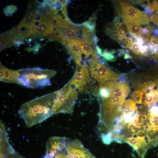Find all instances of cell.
Returning a JSON list of instances; mask_svg holds the SVG:
<instances>
[{"mask_svg":"<svg viewBox=\"0 0 158 158\" xmlns=\"http://www.w3.org/2000/svg\"><path fill=\"white\" fill-rule=\"evenodd\" d=\"M36 21L35 18L25 15L22 21L16 27L20 28L21 27L24 26L28 29H31L35 26V23Z\"/></svg>","mask_w":158,"mask_h":158,"instance_id":"obj_19","label":"cell"},{"mask_svg":"<svg viewBox=\"0 0 158 158\" xmlns=\"http://www.w3.org/2000/svg\"><path fill=\"white\" fill-rule=\"evenodd\" d=\"M143 95V91L141 90H138L132 93V96L135 103L141 104L142 103Z\"/></svg>","mask_w":158,"mask_h":158,"instance_id":"obj_23","label":"cell"},{"mask_svg":"<svg viewBox=\"0 0 158 158\" xmlns=\"http://www.w3.org/2000/svg\"><path fill=\"white\" fill-rule=\"evenodd\" d=\"M52 24L47 21L42 22L38 26H35L32 28L30 37L38 38L48 37L52 32Z\"/></svg>","mask_w":158,"mask_h":158,"instance_id":"obj_14","label":"cell"},{"mask_svg":"<svg viewBox=\"0 0 158 158\" xmlns=\"http://www.w3.org/2000/svg\"><path fill=\"white\" fill-rule=\"evenodd\" d=\"M138 35L144 41L149 43L152 35L151 33L143 34L140 33Z\"/></svg>","mask_w":158,"mask_h":158,"instance_id":"obj_28","label":"cell"},{"mask_svg":"<svg viewBox=\"0 0 158 158\" xmlns=\"http://www.w3.org/2000/svg\"><path fill=\"white\" fill-rule=\"evenodd\" d=\"M90 73L100 86L106 83L117 80L121 75L110 68L100 64L92 58L89 61Z\"/></svg>","mask_w":158,"mask_h":158,"instance_id":"obj_5","label":"cell"},{"mask_svg":"<svg viewBox=\"0 0 158 158\" xmlns=\"http://www.w3.org/2000/svg\"><path fill=\"white\" fill-rule=\"evenodd\" d=\"M94 32L90 33L83 37V53L87 58L90 55L93 54L95 49H93L92 46L95 48L94 42L95 38L93 35Z\"/></svg>","mask_w":158,"mask_h":158,"instance_id":"obj_16","label":"cell"},{"mask_svg":"<svg viewBox=\"0 0 158 158\" xmlns=\"http://www.w3.org/2000/svg\"><path fill=\"white\" fill-rule=\"evenodd\" d=\"M53 32L48 37L60 43L63 40H72L80 39L75 31L67 26L52 24Z\"/></svg>","mask_w":158,"mask_h":158,"instance_id":"obj_9","label":"cell"},{"mask_svg":"<svg viewBox=\"0 0 158 158\" xmlns=\"http://www.w3.org/2000/svg\"><path fill=\"white\" fill-rule=\"evenodd\" d=\"M0 138L1 158H4L15 153V150L9 143L5 127L2 123H1Z\"/></svg>","mask_w":158,"mask_h":158,"instance_id":"obj_13","label":"cell"},{"mask_svg":"<svg viewBox=\"0 0 158 158\" xmlns=\"http://www.w3.org/2000/svg\"><path fill=\"white\" fill-rule=\"evenodd\" d=\"M95 17L92 16L87 21L84 22L82 25H84L89 30L94 32L95 27Z\"/></svg>","mask_w":158,"mask_h":158,"instance_id":"obj_20","label":"cell"},{"mask_svg":"<svg viewBox=\"0 0 158 158\" xmlns=\"http://www.w3.org/2000/svg\"><path fill=\"white\" fill-rule=\"evenodd\" d=\"M138 111L135 102L133 100L129 99L124 102L116 118L124 116L133 115Z\"/></svg>","mask_w":158,"mask_h":158,"instance_id":"obj_15","label":"cell"},{"mask_svg":"<svg viewBox=\"0 0 158 158\" xmlns=\"http://www.w3.org/2000/svg\"><path fill=\"white\" fill-rule=\"evenodd\" d=\"M19 70H13L7 68L0 63V81L5 83L20 85Z\"/></svg>","mask_w":158,"mask_h":158,"instance_id":"obj_12","label":"cell"},{"mask_svg":"<svg viewBox=\"0 0 158 158\" xmlns=\"http://www.w3.org/2000/svg\"><path fill=\"white\" fill-rule=\"evenodd\" d=\"M76 68L74 75L70 80L80 92L82 91L86 85L89 82L90 78V70L87 64H76Z\"/></svg>","mask_w":158,"mask_h":158,"instance_id":"obj_10","label":"cell"},{"mask_svg":"<svg viewBox=\"0 0 158 158\" xmlns=\"http://www.w3.org/2000/svg\"><path fill=\"white\" fill-rule=\"evenodd\" d=\"M126 26L128 32L133 35H139L141 33L142 28L140 25L134 24H129Z\"/></svg>","mask_w":158,"mask_h":158,"instance_id":"obj_21","label":"cell"},{"mask_svg":"<svg viewBox=\"0 0 158 158\" xmlns=\"http://www.w3.org/2000/svg\"><path fill=\"white\" fill-rule=\"evenodd\" d=\"M152 77L145 74L140 75L137 77L135 82L136 89L142 90L147 86L152 79Z\"/></svg>","mask_w":158,"mask_h":158,"instance_id":"obj_18","label":"cell"},{"mask_svg":"<svg viewBox=\"0 0 158 158\" xmlns=\"http://www.w3.org/2000/svg\"><path fill=\"white\" fill-rule=\"evenodd\" d=\"M64 158H95L78 139L71 140L67 147Z\"/></svg>","mask_w":158,"mask_h":158,"instance_id":"obj_8","label":"cell"},{"mask_svg":"<svg viewBox=\"0 0 158 158\" xmlns=\"http://www.w3.org/2000/svg\"><path fill=\"white\" fill-rule=\"evenodd\" d=\"M147 149L145 147H141L136 150L138 154L141 158H144Z\"/></svg>","mask_w":158,"mask_h":158,"instance_id":"obj_29","label":"cell"},{"mask_svg":"<svg viewBox=\"0 0 158 158\" xmlns=\"http://www.w3.org/2000/svg\"><path fill=\"white\" fill-rule=\"evenodd\" d=\"M37 8L35 3H29L28 4L25 15L35 18L36 15V10Z\"/></svg>","mask_w":158,"mask_h":158,"instance_id":"obj_22","label":"cell"},{"mask_svg":"<svg viewBox=\"0 0 158 158\" xmlns=\"http://www.w3.org/2000/svg\"><path fill=\"white\" fill-rule=\"evenodd\" d=\"M126 36L128 40H130L133 37V35L129 32L126 33Z\"/></svg>","mask_w":158,"mask_h":158,"instance_id":"obj_36","label":"cell"},{"mask_svg":"<svg viewBox=\"0 0 158 158\" xmlns=\"http://www.w3.org/2000/svg\"><path fill=\"white\" fill-rule=\"evenodd\" d=\"M116 52L114 50L111 51L105 50L103 52L102 56L106 60L111 61H114L115 60V58L113 54Z\"/></svg>","mask_w":158,"mask_h":158,"instance_id":"obj_26","label":"cell"},{"mask_svg":"<svg viewBox=\"0 0 158 158\" xmlns=\"http://www.w3.org/2000/svg\"><path fill=\"white\" fill-rule=\"evenodd\" d=\"M132 57L129 54H126L124 55V58L125 59H132Z\"/></svg>","mask_w":158,"mask_h":158,"instance_id":"obj_38","label":"cell"},{"mask_svg":"<svg viewBox=\"0 0 158 158\" xmlns=\"http://www.w3.org/2000/svg\"><path fill=\"white\" fill-rule=\"evenodd\" d=\"M130 50L135 54L141 55V50L139 44L137 42L133 43Z\"/></svg>","mask_w":158,"mask_h":158,"instance_id":"obj_27","label":"cell"},{"mask_svg":"<svg viewBox=\"0 0 158 158\" xmlns=\"http://www.w3.org/2000/svg\"><path fill=\"white\" fill-rule=\"evenodd\" d=\"M70 138L65 137L52 136L46 143L47 158H54L56 155L65 150L71 141Z\"/></svg>","mask_w":158,"mask_h":158,"instance_id":"obj_6","label":"cell"},{"mask_svg":"<svg viewBox=\"0 0 158 158\" xmlns=\"http://www.w3.org/2000/svg\"><path fill=\"white\" fill-rule=\"evenodd\" d=\"M105 87L100 96L101 98L99 120L108 125L112 124L130 90L124 81H112L104 84Z\"/></svg>","mask_w":158,"mask_h":158,"instance_id":"obj_1","label":"cell"},{"mask_svg":"<svg viewBox=\"0 0 158 158\" xmlns=\"http://www.w3.org/2000/svg\"><path fill=\"white\" fill-rule=\"evenodd\" d=\"M55 92L30 100L22 104L18 111L26 126L30 127L52 115Z\"/></svg>","mask_w":158,"mask_h":158,"instance_id":"obj_2","label":"cell"},{"mask_svg":"<svg viewBox=\"0 0 158 158\" xmlns=\"http://www.w3.org/2000/svg\"><path fill=\"white\" fill-rule=\"evenodd\" d=\"M150 6L152 9H155L158 12V1L153 0L151 1H150Z\"/></svg>","mask_w":158,"mask_h":158,"instance_id":"obj_30","label":"cell"},{"mask_svg":"<svg viewBox=\"0 0 158 158\" xmlns=\"http://www.w3.org/2000/svg\"><path fill=\"white\" fill-rule=\"evenodd\" d=\"M154 33L155 35L158 36V30L155 29L154 31Z\"/></svg>","mask_w":158,"mask_h":158,"instance_id":"obj_39","label":"cell"},{"mask_svg":"<svg viewBox=\"0 0 158 158\" xmlns=\"http://www.w3.org/2000/svg\"><path fill=\"white\" fill-rule=\"evenodd\" d=\"M4 158H25L18 153L15 152L10 154Z\"/></svg>","mask_w":158,"mask_h":158,"instance_id":"obj_31","label":"cell"},{"mask_svg":"<svg viewBox=\"0 0 158 158\" xmlns=\"http://www.w3.org/2000/svg\"><path fill=\"white\" fill-rule=\"evenodd\" d=\"M77 89L70 80L55 92L52 115L59 113L72 114L77 97Z\"/></svg>","mask_w":158,"mask_h":158,"instance_id":"obj_4","label":"cell"},{"mask_svg":"<svg viewBox=\"0 0 158 158\" xmlns=\"http://www.w3.org/2000/svg\"><path fill=\"white\" fill-rule=\"evenodd\" d=\"M20 85L30 88H35L50 85V79L56 73L52 70L39 67L19 70Z\"/></svg>","mask_w":158,"mask_h":158,"instance_id":"obj_3","label":"cell"},{"mask_svg":"<svg viewBox=\"0 0 158 158\" xmlns=\"http://www.w3.org/2000/svg\"><path fill=\"white\" fill-rule=\"evenodd\" d=\"M16 6L10 5L6 6L4 9V12L7 16H11L17 10Z\"/></svg>","mask_w":158,"mask_h":158,"instance_id":"obj_24","label":"cell"},{"mask_svg":"<svg viewBox=\"0 0 158 158\" xmlns=\"http://www.w3.org/2000/svg\"><path fill=\"white\" fill-rule=\"evenodd\" d=\"M122 7L124 23L126 25L134 24L139 25H142L145 14L130 4L124 1H120Z\"/></svg>","mask_w":158,"mask_h":158,"instance_id":"obj_7","label":"cell"},{"mask_svg":"<svg viewBox=\"0 0 158 158\" xmlns=\"http://www.w3.org/2000/svg\"><path fill=\"white\" fill-rule=\"evenodd\" d=\"M141 33L143 34H150L151 32L147 29L145 28H142Z\"/></svg>","mask_w":158,"mask_h":158,"instance_id":"obj_35","label":"cell"},{"mask_svg":"<svg viewBox=\"0 0 158 158\" xmlns=\"http://www.w3.org/2000/svg\"><path fill=\"white\" fill-rule=\"evenodd\" d=\"M55 1L56 6L54 10L56 11H58L62 9L64 6H63L61 3L57 1V0Z\"/></svg>","mask_w":158,"mask_h":158,"instance_id":"obj_32","label":"cell"},{"mask_svg":"<svg viewBox=\"0 0 158 158\" xmlns=\"http://www.w3.org/2000/svg\"><path fill=\"white\" fill-rule=\"evenodd\" d=\"M57 1L61 3L63 6L67 5L68 1L67 0H57Z\"/></svg>","mask_w":158,"mask_h":158,"instance_id":"obj_37","label":"cell"},{"mask_svg":"<svg viewBox=\"0 0 158 158\" xmlns=\"http://www.w3.org/2000/svg\"><path fill=\"white\" fill-rule=\"evenodd\" d=\"M40 44L39 43L36 44H35L33 48L34 53H37L38 52L39 49L40 48Z\"/></svg>","mask_w":158,"mask_h":158,"instance_id":"obj_33","label":"cell"},{"mask_svg":"<svg viewBox=\"0 0 158 158\" xmlns=\"http://www.w3.org/2000/svg\"><path fill=\"white\" fill-rule=\"evenodd\" d=\"M63 44L73 57L76 64H80L83 53V41L81 39L72 40H63Z\"/></svg>","mask_w":158,"mask_h":158,"instance_id":"obj_11","label":"cell"},{"mask_svg":"<svg viewBox=\"0 0 158 158\" xmlns=\"http://www.w3.org/2000/svg\"><path fill=\"white\" fill-rule=\"evenodd\" d=\"M149 47L152 54L153 50L158 48V37L154 35L152 36L149 44Z\"/></svg>","mask_w":158,"mask_h":158,"instance_id":"obj_25","label":"cell"},{"mask_svg":"<svg viewBox=\"0 0 158 158\" xmlns=\"http://www.w3.org/2000/svg\"><path fill=\"white\" fill-rule=\"evenodd\" d=\"M27 50L28 52H30L33 50V49L31 47H29L27 48Z\"/></svg>","mask_w":158,"mask_h":158,"instance_id":"obj_40","label":"cell"},{"mask_svg":"<svg viewBox=\"0 0 158 158\" xmlns=\"http://www.w3.org/2000/svg\"><path fill=\"white\" fill-rule=\"evenodd\" d=\"M123 140L132 146L136 151L141 147H145L147 149L150 148L145 136L126 138Z\"/></svg>","mask_w":158,"mask_h":158,"instance_id":"obj_17","label":"cell"},{"mask_svg":"<svg viewBox=\"0 0 158 158\" xmlns=\"http://www.w3.org/2000/svg\"><path fill=\"white\" fill-rule=\"evenodd\" d=\"M95 50L99 56H102L103 52L102 49L98 46H97L95 48Z\"/></svg>","mask_w":158,"mask_h":158,"instance_id":"obj_34","label":"cell"}]
</instances>
